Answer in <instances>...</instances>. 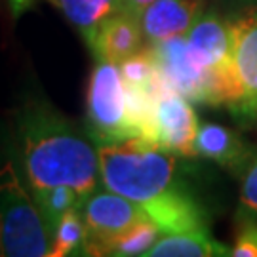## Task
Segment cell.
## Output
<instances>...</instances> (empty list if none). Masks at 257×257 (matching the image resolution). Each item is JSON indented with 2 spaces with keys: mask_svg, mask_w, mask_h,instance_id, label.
<instances>
[{
  "mask_svg": "<svg viewBox=\"0 0 257 257\" xmlns=\"http://www.w3.org/2000/svg\"><path fill=\"white\" fill-rule=\"evenodd\" d=\"M86 248V225H84L80 208L67 211L57 229L52 234L48 257H67V255H84Z\"/></svg>",
  "mask_w": 257,
  "mask_h": 257,
  "instance_id": "obj_15",
  "label": "cell"
},
{
  "mask_svg": "<svg viewBox=\"0 0 257 257\" xmlns=\"http://www.w3.org/2000/svg\"><path fill=\"white\" fill-rule=\"evenodd\" d=\"M31 191H33V198L37 202L38 210L44 217L50 236L54 234V230L57 229V225L65 213L74 210V208H80L84 202L82 196L67 185L42 187V189H31Z\"/></svg>",
  "mask_w": 257,
  "mask_h": 257,
  "instance_id": "obj_13",
  "label": "cell"
},
{
  "mask_svg": "<svg viewBox=\"0 0 257 257\" xmlns=\"http://www.w3.org/2000/svg\"><path fill=\"white\" fill-rule=\"evenodd\" d=\"M145 46L147 42L139 19L128 12H118L99 27L90 52H93L97 61L120 65Z\"/></svg>",
  "mask_w": 257,
  "mask_h": 257,
  "instance_id": "obj_9",
  "label": "cell"
},
{
  "mask_svg": "<svg viewBox=\"0 0 257 257\" xmlns=\"http://www.w3.org/2000/svg\"><path fill=\"white\" fill-rule=\"evenodd\" d=\"M202 16V0H155L141 12L139 23L147 44L183 37Z\"/></svg>",
  "mask_w": 257,
  "mask_h": 257,
  "instance_id": "obj_8",
  "label": "cell"
},
{
  "mask_svg": "<svg viewBox=\"0 0 257 257\" xmlns=\"http://www.w3.org/2000/svg\"><path fill=\"white\" fill-rule=\"evenodd\" d=\"M232 257H257V221L240 219L236 238L230 249Z\"/></svg>",
  "mask_w": 257,
  "mask_h": 257,
  "instance_id": "obj_16",
  "label": "cell"
},
{
  "mask_svg": "<svg viewBox=\"0 0 257 257\" xmlns=\"http://www.w3.org/2000/svg\"><path fill=\"white\" fill-rule=\"evenodd\" d=\"M19 155L31 189L67 185L86 200L99 187V155L46 103H33L18 124Z\"/></svg>",
  "mask_w": 257,
  "mask_h": 257,
  "instance_id": "obj_2",
  "label": "cell"
},
{
  "mask_svg": "<svg viewBox=\"0 0 257 257\" xmlns=\"http://www.w3.org/2000/svg\"><path fill=\"white\" fill-rule=\"evenodd\" d=\"M242 187H240V204L249 213L257 215V156H253L242 172Z\"/></svg>",
  "mask_w": 257,
  "mask_h": 257,
  "instance_id": "obj_17",
  "label": "cell"
},
{
  "mask_svg": "<svg viewBox=\"0 0 257 257\" xmlns=\"http://www.w3.org/2000/svg\"><path fill=\"white\" fill-rule=\"evenodd\" d=\"M160 227L153 219H143L132 225L124 232L116 234L110 238L105 248L103 255H114V257H134V255H145L151 246L155 244L160 236Z\"/></svg>",
  "mask_w": 257,
  "mask_h": 257,
  "instance_id": "obj_14",
  "label": "cell"
},
{
  "mask_svg": "<svg viewBox=\"0 0 257 257\" xmlns=\"http://www.w3.org/2000/svg\"><path fill=\"white\" fill-rule=\"evenodd\" d=\"M97 155L101 183L141 206L162 232L206 227L202 208L177 179L174 153L130 138L103 143Z\"/></svg>",
  "mask_w": 257,
  "mask_h": 257,
  "instance_id": "obj_1",
  "label": "cell"
},
{
  "mask_svg": "<svg viewBox=\"0 0 257 257\" xmlns=\"http://www.w3.org/2000/svg\"><path fill=\"white\" fill-rule=\"evenodd\" d=\"M194 147L198 156L213 160L232 172H244V168L251 160V151L246 145V141L236 132L219 124L198 126Z\"/></svg>",
  "mask_w": 257,
  "mask_h": 257,
  "instance_id": "obj_10",
  "label": "cell"
},
{
  "mask_svg": "<svg viewBox=\"0 0 257 257\" xmlns=\"http://www.w3.org/2000/svg\"><path fill=\"white\" fill-rule=\"evenodd\" d=\"M232 65L240 86V99L232 114L244 122L257 120V6L229 19Z\"/></svg>",
  "mask_w": 257,
  "mask_h": 257,
  "instance_id": "obj_6",
  "label": "cell"
},
{
  "mask_svg": "<svg viewBox=\"0 0 257 257\" xmlns=\"http://www.w3.org/2000/svg\"><path fill=\"white\" fill-rule=\"evenodd\" d=\"M12 2V8H14V14L19 16V14H23V12H27L35 6V0H10Z\"/></svg>",
  "mask_w": 257,
  "mask_h": 257,
  "instance_id": "obj_19",
  "label": "cell"
},
{
  "mask_svg": "<svg viewBox=\"0 0 257 257\" xmlns=\"http://www.w3.org/2000/svg\"><path fill=\"white\" fill-rule=\"evenodd\" d=\"M52 236L14 164L0 168V255L48 257Z\"/></svg>",
  "mask_w": 257,
  "mask_h": 257,
  "instance_id": "obj_3",
  "label": "cell"
},
{
  "mask_svg": "<svg viewBox=\"0 0 257 257\" xmlns=\"http://www.w3.org/2000/svg\"><path fill=\"white\" fill-rule=\"evenodd\" d=\"M86 225V248L84 255H103V248L110 238L124 232L132 225L143 219H151L147 211L122 194L105 187H99L80 206Z\"/></svg>",
  "mask_w": 257,
  "mask_h": 257,
  "instance_id": "obj_5",
  "label": "cell"
},
{
  "mask_svg": "<svg viewBox=\"0 0 257 257\" xmlns=\"http://www.w3.org/2000/svg\"><path fill=\"white\" fill-rule=\"evenodd\" d=\"M198 118L191 101L177 92H166L156 99L155 145L175 156L194 158Z\"/></svg>",
  "mask_w": 257,
  "mask_h": 257,
  "instance_id": "obj_7",
  "label": "cell"
},
{
  "mask_svg": "<svg viewBox=\"0 0 257 257\" xmlns=\"http://www.w3.org/2000/svg\"><path fill=\"white\" fill-rule=\"evenodd\" d=\"M147 257H213L230 255L227 246L213 240L208 229L181 230V232H164L151 246Z\"/></svg>",
  "mask_w": 257,
  "mask_h": 257,
  "instance_id": "obj_11",
  "label": "cell"
},
{
  "mask_svg": "<svg viewBox=\"0 0 257 257\" xmlns=\"http://www.w3.org/2000/svg\"><path fill=\"white\" fill-rule=\"evenodd\" d=\"M151 2H155V0H122V12H128L139 19L141 12L147 8Z\"/></svg>",
  "mask_w": 257,
  "mask_h": 257,
  "instance_id": "obj_18",
  "label": "cell"
},
{
  "mask_svg": "<svg viewBox=\"0 0 257 257\" xmlns=\"http://www.w3.org/2000/svg\"><path fill=\"white\" fill-rule=\"evenodd\" d=\"M86 120L90 134L99 145L136 138L128 114L126 82L118 65L95 63L86 92Z\"/></svg>",
  "mask_w": 257,
  "mask_h": 257,
  "instance_id": "obj_4",
  "label": "cell"
},
{
  "mask_svg": "<svg viewBox=\"0 0 257 257\" xmlns=\"http://www.w3.org/2000/svg\"><path fill=\"white\" fill-rule=\"evenodd\" d=\"M50 2L80 33L88 48L93 44V38L103 23L110 16L122 12V0H50Z\"/></svg>",
  "mask_w": 257,
  "mask_h": 257,
  "instance_id": "obj_12",
  "label": "cell"
}]
</instances>
